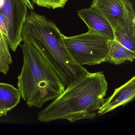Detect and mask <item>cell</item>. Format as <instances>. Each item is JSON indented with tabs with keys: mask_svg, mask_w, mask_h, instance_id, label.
Segmentation results:
<instances>
[{
	"mask_svg": "<svg viewBox=\"0 0 135 135\" xmlns=\"http://www.w3.org/2000/svg\"><path fill=\"white\" fill-rule=\"evenodd\" d=\"M22 42L33 46L52 68L65 87L88 73L78 64L67 49L56 24L45 16L31 11L27 14L21 33Z\"/></svg>",
	"mask_w": 135,
	"mask_h": 135,
	"instance_id": "6da1fadb",
	"label": "cell"
},
{
	"mask_svg": "<svg viewBox=\"0 0 135 135\" xmlns=\"http://www.w3.org/2000/svg\"><path fill=\"white\" fill-rule=\"evenodd\" d=\"M65 87L50 104L38 113L39 121L48 122L64 119L73 122L97 117L95 111L105 101L108 89L102 71L89 72Z\"/></svg>",
	"mask_w": 135,
	"mask_h": 135,
	"instance_id": "7a4b0ae2",
	"label": "cell"
},
{
	"mask_svg": "<svg viewBox=\"0 0 135 135\" xmlns=\"http://www.w3.org/2000/svg\"><path fill=\"white\" fill-rule=\"evenodd\" d=\"M21 46L23 64L18 77L21 98L30 107L41 108L53 100L65 89L60 79L39 51L30 43L23 42Z\"/></svg>",
	"mask_w": 135,
	"mask_h": 135,
	"instance_id": "3957f363",
	"label": "cell"
},
{
	"mask_svg": "<svg viewBox=\"0 0 135 135\" xmlns=\"http://www.w3.org/2000/svg\"><path fill=\"white\" fill-rule=\"evenodd\" d=\"M65 44L75 61L80 66H94L105 62L109 52L108 39L93 30L72 37L63 35Z\"/></svg>",
	"mask_w": 135,
	"mask_h": 135,
	"instance_id": "277c9868",
	"label": "cell"
},
{
	"mask_svg": "<svg viewBox=\"0 0 135 135\" xmlns=\"http://www.w3.org/2000/svg\"><path fill=\"white\" fill-rule=\"evenodd\" d=\"M5 18L8 46L16 51L22 42L21 33L27 15V7L22 0H4L0 10Z\"/></svg>",
	"mask_w": 135,
	"mask_h": 135,
	"instance_id": "5b68a950",
	"label": "cell"
},
{
	"mask_svg": "<svg viewBox=\"0 0 135 135\" xmlns=\"http://www.w3.org/2000/svg\"><path fill=\"white\" fill-rule=\"evenodd\" d=\"M90 7L102 13L112 28L135 12L132 3L129 0H93Z\"/></svg>",
	"mask_w": 135,
	"mask_h": 135,
	"instance_id": "8992f818",
	"label": "cell"
},
{
	"mask_svg": "<svg viewBox=\"0 0 135 135\" xmlns=\"http://www.w3.org/2000/svg\"><path fill=\"white\" fill-rule=\"evenodd\" d=\"M135 96V77L114 90L113 94L108 98L98 110L99 115L113 111L118 107L124 106L134 99Z\"/></svg>",
	"mask_w": 135,
	"mask_h": 135,
	"instance_id": "52a82bcc",
	"label": "cell"
},
{
	"mask_svg": "<svg viewBox=\"0 0 135 135\" xmlns=\"http://www.w3.org/2000/svg\"><path fill=\"white\" fill-rule=\"evenodd\" d=\"M77 15L86 23L88 29L96 31L109 40L114 39L111 25L105 17L98 10L90 7L79 10Z\"/></svg>",
	"mask_w": 135,
	"mask_h": 135,
	"instance_id": "ba28073f",
	"label": "cell"
},
{
	"mask_svg": "<svg viewBox=\"0 0 135 135\" xmlns=\"http://www.w3.org/2000/svg\"><path fill=\"white\" fill-rule=\"evenodd\" d=\"M114 39L128 49L135 52V13L113 28Z\"/></svg>",
	"mask_w": 135,
	"mask_h": 135,
	"instance_id": "9c48e42d",
	"label": "cell"
},
{
	"mask_svg": "<svg viewBox=\"0 0 135 135\" xmlns=\"http://www.w3.org/2000/svg\"><path fill=\"white\" fill-rule=\"evenodd\" d=\"M107 45L109 52L105 62L119 65L126 61L132 62L135 59V52L128 49L115 39L108 40Z\"/></svg>",
	"mask_w": 135,
	"mask_h": 135,
	"instance_id": "30bf717a",
	"label": "cell"
},
{
	"mask_svg": "<svg viewBox=\"0 0 135 135\" xmlns=\"http://www.w3.org/2000/svg\"><path fill=\"white\" fill-rule=\"evenodd\" d=\"M21 96L19 90L13 85L0 83V110H12L20 102Z\"/></svg>",
	"mask_w": 135,
	"mask_h": 135,
	"instance_id": "8fae6325",
	"label": "cell"
},
{
	"mask_svg": "<svg viewBox=\"0 0 135 135\" xmlns=\"http://www.w3.org/2000/svg\"><path fill=\"white\" fill-rule=\"evenodd\" d=\"M12 60L6 38L0 30V73L7 75Z\"/></svg>",
	"mask_w": 135,
	"mask_h": 135,
	"instance_id": "7c38bea8",
	"label": "cell"
},
{
	"mask_svg": "<svg viewBox=\"0 0 135 135\" xmlns=\"http://www.w3.org/2000/svg\"><path fill=\"white\" fill-rule=\"evenodd\" d=\"M38 6L55 9L63 8L68 0H31Z\"/></svg>",
	"mask_w": 135,
	"mask_h": 135,
	"instance_id": "4fadbf2b",
	"label": "cell"
},
{
	"mask_svg": "<svg viewBox=\"0 0 135 135\" xmlns=\"http://www.w3.org/2000/svg\"><path fill=\"white\" fill-rule=\"evenodd\" d=\"M0 30L3 32L6 38L7 37V32L5 18L1 12H0Z\"/></svg>",
	"mask_w": 135,
	"mask_h": 135,
	"instance_id": "5bb4252c",
	"label": "cell"
},
{
	"mask_svg": "<svg viewBox=\"0 0 135 135\" xmlns=\"http://www.w3.org/2000/svg\"><path fill=\"white\" fill-rule=\"evenodd\" d=\"M22 1L24 2V3L26 5L27 8H29L31 11L33 10V4L31 2L30 0H22Z\"/></svg>",
	"mask_w": 135,
	"mask_h": 135,
	"instance_id": "9a60e30c",
	"label": "cell"
},
{
	"mask_svg": "<svg viewBox=\"0 0 135 135\" xmlns=\"http://www.w3.org/2000/svg\"><path fill=\"white\" fill-rule=\"evenodd\" d=\"M6 113L4 110H0V118L2 117L3 116H4L6 115Z\"/></svg>",
	"mask_w": 135,
	"mask_h": 135,
	"instance_id": "2e32d148",
	"label": "cell"
},
{
	"mask_svg": "<svg viewBox=\"0 0 135 135\" xmlns=\"http://www.w3.org/2000/svg\"><path fill=\"white\" fill-rule=\"evenodd\" d=\"M4 3V0H0V10L2 8Z\"/></svg>",
	"mask_w": 135,
	"mask_h": 135,
	"instance_id": "e0dca14e",
	"label": "cell"
}]
</instances>
